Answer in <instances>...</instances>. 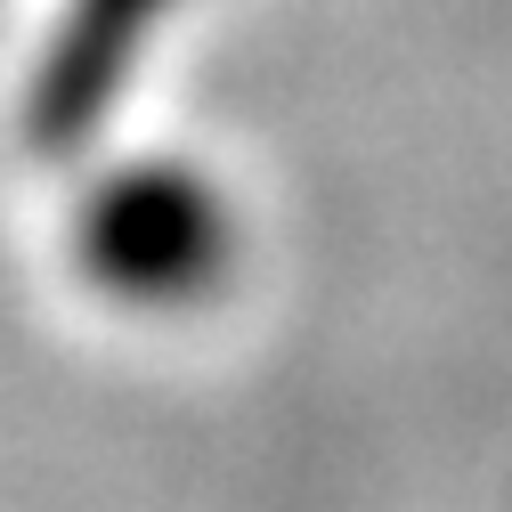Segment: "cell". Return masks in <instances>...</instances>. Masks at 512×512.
I'll return each instance as SVG.
<instances>
[{
	"mask_svg": "<svg viewBox=\"0 0 512 512\" xmlns=\"http://www.w3.org/2000/svg\"><path fill=\"white\" fill-rule=\"evenodd\" d=\"M236 261L228 196L196 163H122L74 212V269L114 309H187Z\"/></svg>",
	"mask_w": 512,
	"mask_h": 512,
	"instance_id": "1",
	"label": "cell"
},
{
	"mask_svg": "<svg viewBox=\"0 0 512 512\" xmlns=\"http://www.w3.org/2000/svg\"><path fill=\"white\" fill-rule=\"evenodd\" d=\"M179 9V0H66L33 90H25V131L33 147H82L106 106L122 98V82L139 74V57L155 49V25Z\"/></svg>",
	"mask_w": 512,
	"mask_h": 512,
	"instance_id": "2",
	"label": "cell"
}]
</instances>
